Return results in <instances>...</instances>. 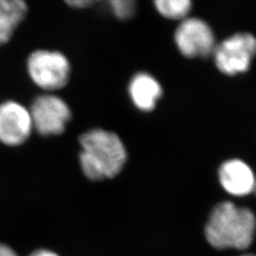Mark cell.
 Wrapping results in <instances>:
<instances>
[{"label": "cell", "instance_id": "6da1fadb", "mask_svg": "<svg viewBox=\"0 0 256 256\" xmlns=\"http://www.w3.org/2000/svg\"><path fill=\"white\" fill-rule=\"evenodd\" d=\"M256 226L252 210L234 202H223L210 210L204 234L207 242L216 250H244L254 242Z\"/></svg>", "mask_w": 256, "mask_h": 256}, {"label": "cell", "instance_id": "7a4b0ae2", "mask_svg": "<svg viewBox=\"0 0 256 256\" xmlns=\"http://www.w3.org/2000/svg\"><path fill=\"white\" fill-rule=\"evenodd\" d=\"M79 142L80 165L84 174L90 180L113 178L126 164V148L114 132L95 128L84 133Z\"/></svg>", "mask_w": 256, "mask_h": 256}, {"label": "cell", "instance_id": "3957f363", "mask_svg": "<svg viewBox=\"0 0 256 256\" xmlns=\"http://www.w3.org/2000/svg\"><path fill=\"white\" fill-rule=\"evenodd\" d=\"M28 72L37 86L46 92H55L68 82L70 64L59 52L38 50L28 57Z\"/></svg>", "mask_w": 256, "mask_h": 256}, {"label": "cell", "instance_id": "277c9868", "mask_svg": "<svg viewBox=\"0 0 256 256\" xmlns=\"http://www.w3.org/2000/svg\"><path fill=\"white\" fill-rule=\"evenodd\" d=\"M256 52V40L252 34L238 32L216 46L214 61L220 72L236 76L247 72Z\"/></svg>", "mask_w": 256, "mask_h": 256}, {"label": "cell", "instance_id": "5b68a950", "mask_svg": "<svg viewBox=\"0 0 256 256\" xmlns=\"http://www.w3.org/2000/svg\"><path fill=\"white\" fill-rule=\"evenodd\" d=\"M174 44L187 58H205L212 54L216 42L210 25L198 18L180 21L174 32Z\"/></svg>", "mask_w": 256, "mask_h": 256}, {"label": "cell", "instance_id": "8992f818", "mask_svg": "<svg viewBox=\"0 0 256 256\" xmlns=\"http://www.w3.org/2000/svg\"><path fill=\"white\" fill-rule=\"evenodd\" d=\"M32 126L43 136L62 134L72 118L66 102L52 94H44L34 102L30 110Z\"/></svg>", "mask_w": 256, "mask_h": 256}, {"label": "cell", "instance_id": "52a82bcc", "mask_svg": "<svg viewBox=\"0 0 256 256\" xmlns=\"http://www.w3.org/2000/svg\"><path fill=\"white\" fill-rule=\"evenodd\" d=\"M34 129L30 110L16 102L0 104V142L16 146L26 142Z\"/></svg>", "mask_w": 256, "mask_h": 256}, {"label": "cell", "instance_id": "ba28073f", "mask_svg": "<svg viewBox=\"0 0 256 256\" xmlns=\"http://www.w3.org/2000/svg\"><path fill=\"white\" fill-rule=\"evenodd\" d=\"M218 180L225 192L236 198L247 196L256 189V176L252 167L239 158H230L220 165Z\"/></svg>", "mask_w": 256, "mask_h": 256}, {"label": "cell", "instance_id": "9c48e42d", "mask_svg": "<svg viewBox=\"0 0 256 256\" xmlns=\"http://www.w3.org/2000/svg\"><path fill=\"white\" fill-rule=\"evenodd\" d=\"M129 97L138 110L150 112L162 95V88L154 76L146 72L134 75L128 86Z\"/></svg>", "mask_w": 256, "mask_h": 256}, {"label": "cell", "instance_id": "30bf717a", "mask_svg": "<svg viewBox=\"0 0 256 256\" xmlns=\"http://www.w3.org/2000/svg\"><path fill=\"white\" fill-rule=\"evenodd\" d=\"M27 12L25 0H0V46L12 38Z\"/></svg>", "mask_w": 256, "mask_h": 256}, {"label": "cell", "instance_id": "8fae6325", "mask_svg": "<svg viewBox=\"0 0 256 256\" xmlns=\"http://www.w3.org/2000/svg\"><path fill=\"white\" fill-rule=\"evenodd\" d=\"M156 10L166 19L182 21L188 18L192 0H153Z\"/></svg>", "mask_w": 256, "mask_h": 256}, {"label": "cell", "instance_id": "7c38bea8", "mask_svg": "<svg viewBox=\"0 0 256 256\" xmlns=\"http://www.w3.org/2000/svg\"><path fill=\"white\" fill-rule=\"evenodd\" d=\"M108 4L112 14L120 20L133 18L136 12V0H104Z\"/></svg>", "mask_w": 256, "mask_h": 256}, {"label": "cell", "instance_id": "4fadbf2b", "mask_svg": "<svg viewBox=\"0 0 256 256\" xmlns=\"http://www.w3.org/2000/svg\"><path fill=\"white\" fill-rule=\"evenodd\" d=\"M66 5L74 9H86L101 0H64Z\"/></svg>", "mask_w": 256, "mask_h": 256}, {"label": "cell", "instance_id": "5bb4252c", "mask_svg": "<svg viewBox=\"0 0 256 256\" xmlns=\"http://www.w3.org/2000/svg\"><path fill=\"white\" fill-rule=\"evenodd\" d=\"M30 256H60L58 254L50 250H46V248H40L36 250L34 252H32Z\"/></svg>", "mask_w": 256, "mask_h": 256}, {"label": "cell", "instance_id": "9a60e30c", "mask_svg": "<svg viewBox=\"0 0 256 256\" xmlns=\"http://www.w3.org/2000/svg\"><path fill=\"white\" fill-rule=\"evenodd\" d=\"M0 256H18L16 252L9 246L5 244H0Z\"/></svg>", "mask_w": 256, "mask_h": 256}, {"label": "cell", "instance_id": "2e32d148", "mask_svg": "<svg viewBox=\"0 0 256 256\" xmlns=\"http://www.w3.org/2000/svg\"><path fill=\"white\" fill-rule=\"evenodd\" d=\"M254 256V254H244V256Z\"/></svg>", "mask_w": 256, "mask_h": 256}]
</instances>
